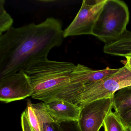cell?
I'll return each instance as SVG.
<instances>
[{"instance_id":"1","label":"cell","mask_w":131,"mask_h":131,"mask_svg":"<svg viewBox=\"0 0 131 131\" xmlns=\"http://www.w3.org/2000/svg\"><path fill=\"white\" fill-rule=\"evenodd\" d=\"M63 34L62 22L52 17L39 24L12 27L0 36V78L47 57L53 48L62 45Z\"/></svg>"},{"instance_id":"2","label":"cell","mask_w":131,"mask_h":131,"mask_svg":"<svg viewBox=\"0 0 131 131\" xmlns=\"http://www.w3.org/2000/svg\"><path fill=\"white\" fill-rule=\"evenodd\" d=\"M76 65L43 57L35 60L23 69L32 86L34 99L44 102L61 100L75 104L84 87L71 83V75Z\"/></svg>"},{"instance_id":"3","label":"cell","mask_w":131,"mask_h":131,"mask_svg":"<svg viewBox=\"0 0 131 131\" xmlns=\"http://www.w3.org/2000/svg\"><path fill=\"white\" fill-rule=\"evenodd\" d=\"M129 19L128 6L119 0H106L94 25L92 35L108 44L120 38L127 30Z\"/></svg>"},{"instance_id":"4","label":"cell","mask_w":131,"mask_h":131,"mask_svg":"<svg viewBox=\"0 0 131 131\" xmlns=\"http://www.w3.org/2000/svg\"><path fill=\"white\" fill-rule=\"evenodd\" d=\"M131 86V71L124 66L112 75L85 87L75 104L79 107L98 100L113 98L121 89Z\"/></svg>"},{"instance_id":"5","label":"cell","mask_w":131,"mask_h":131,"mask_svg":"<svg viewBox=\"0 0 131 131\" xmlns=\"http://www.w3.org/2000/svg\"><path fill=\"white\" fill-rule=\"evenodd\" d=\"M106 0H84L75 18L64 30V38L92 35L96 21Z\"/></svg>"},{"instance_id":"6","label":"cell","mask_w":131,"mask_h":131,"mask_svg":"<svg viewBox=\"0 0 131 131\" xmlns=\"http://www.w3.org/2000/svg\"><path fill=\"white\" fill-rule=\"evenodd\" d=\"M113 98L102 99L92 102L82 108L79 121V131H99L104 119L113 108Z\"/></svg>"},{"instance_id":"7","label":"cell","mask_w":131,"mask_h":131,"mask_svg":"<svg viewBox=\"0 0 131 131\" xmlns=\"http://www.w3.org/2000/svg\"><path fill=\"white\" fill-rule=\"evenodd\" d=\"M32 86L23 69L0 78V100L6 103L32 96Z\"/></svg>"},{"instance_id":"8","label":"cell","mask_w":131,"mask_h":131,"mask_svg":"<svg viewBox=\"0 0 131 131\" xmlns=\"http://www.w3.org/2000/svg\"><path fill=\"white\" fill-rule=\"evenodd\" d=\"M43 103L47 112L57 123L79 121L82 108L74 103L59 99Z\"/></svg>"},{"instance_id":"9","label":"cell","mask_w":131,"mask_h":131,"mask_svg":"<svg viewBox=\"0 0 131 131\" xmlns=\"http://www.w3.org/2000/svg\"><path fill=\"white\" fill-rule=\"evenodd\" d=\"M119 69H112L107 67L104 69L95 70L79 63L76 65L71 73V83L80 85L85 88L112 75Z\"/></svg>"},{"instance_id":"10","label":"cell","mask_w":131,"mask_h":131,"mask_svg":"<svg viewBox=\"0 0 131 131\" xmlns=\"http://www.w3.org/2000/svg\"><path fill=\"white\" fill-rule=\"evenodd\" d=\"M103 52L112 56L124 57L131 53V32L126 30L117 40L105 44Z\"/></svg>"},{"instance_id":"11","label":"cell","mask_w":131,"mask_h":131,"mask_svg":"<svg viewBox=\"0 0 131 131\" xmlns=\"http://www.w3.org/2000/svg\"><path fill=\"white\" fill-rule=\"evenodd\" d=\"M113 109L119 116L131 109V86L123 88L115 93L113 98Z\"/></svg>"},{"instance_id":"12","label":"cell","mask_w":131,"mask_h":131,"mask_svg":"<svg viewBox=\"0 0 131 131\" xmlns=\"http://www.w3.org/2000/svg\"><path fill=\"white\" fill-rule=\"evenodd\" d=\"M103 126L105 131H129L119 116L112 111L104 119Z\"/></svg>"},{"instance_id":"13","label":"cell","mask_w":131,"mask_h":131,"mask_svg":"<svg viewBox=\"0 0 131 131\" xmlns=\"http://www.w3.org/2000/svg\"><path fill=\"white\" fill-rule=\"evenodd\" d=\"M32 106L41 131H43V126L45 123H56L46 109L43 102L32 104Z\"/></svg>"},{"instance_id":"14","label":"cell","mask_w":131,"mask_h":131,"mask_svg":"<svg viewBox=\"0 0 131 131\" xmlns=\"http://www.w3.org/2000/svg\"><path fill=\"white\" fill-rule=\"evenodd\" d=\"M5 0H0V36L12 27L13 19L4 8Z\"/></svg>"},{"instance_id":"15","label":"cell","mask_w":131,"mask_h":131,"mask_svg":"<svg viewBox=\"0 0 131 131\" xmlns=\"http://www.w3.org/2000/svg\"><path fill=\"white\" fill-rule=\"evenodd\" d=\"M30 125L34 131H41L37 117L34 111L32 103L28 100L26 110Z\"/></svg>"},{"instance_id":"16","label":"cell","mask_w":131,"mask_h":131,"mask_svg":"<svg viewBox=\"0 0 131 131\" xmlns=\"http://www.w3.org/2000/svg\"><path fill=\"white\" fill-rule=\"evenodd\" d=\"M21 118V126L23 131H34L30 123L26 110L22 113Z\"/></svg>"},{"instance_id":"17","label":"cell","mask_w":131,"mask_h":131,"mask_svg":"<svg viewBox=\"0 0 131 131\" xmlns=\"http://www.w3.org/2000/svg\"><path fill=\"white\" fill-rule=\"evenodd\" d=\"M60 124L57 123H45L43 126V131H65Z\"/></svg>"},{"instance_id":"18","label":"cell","mask_w":131,"mask_h":131,"mask_svg":"<svg viewBox=\"0 0 131 131\" xmlns=\"http://www.w3.org/2000/svg\"><path fill=\"white\" fill-rule=\"evenodd\" d=\"M120 117L127 129L131 131V109Z\"/></svg>"},{"instance_id":"19","label":"cell","mask_w":131,"mask_h":131,"mask_svg":"<svg viewBox=\"0 0 131 131\" xmlns=\"http://www.w3.org/2000/svg\"><path fill=\"white\" fill-rule=\"evenodd\" d=\"M126 60L125 61V66L129 71H131V53L126 55L125 57Z\"/></svg>"},{"instance_id":"20","label":"cell","mask_w":131,"mask_h":131,"mask_svg":"<svg viewBox=\"0 0 131 131\" xmlns=\"http://www.w3.org/2000/svg\"><path fill=\"white\" fill-rule=\"evenodd\" d=\"M76 131H79V130H76Z\"/></svg>"},{"instance_id":"21","label":"cell","mask_w":131,"mask_h":131,"mask_svg":"<svg viewBox=\"0 0 131 131\" xmlns=\"http://www.w3.org/2000/svg\"></svg>"}]
</instances>
